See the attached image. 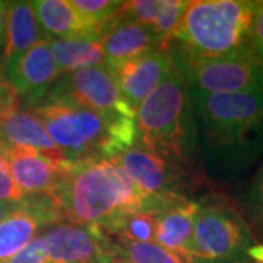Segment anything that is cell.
Listing matches in <instances>:
<instances>
[{
    "label": "cell",
    "mask_w": 263,
    "mask_h": 263,
    "mask_svg": "<svg viewBox=\"0 0 263 263\" xmlns=\"http://www.w3.org/2000/svg\"><path fill=\"white\" fill-rule=\"evenodd\" d=\"M189 92L208 174L221 181L240 179L263 155V92Z\"/></svg>",
    "instance_id": "1"
},
{
    "label": "cell",
    "mask_w": 263,
    "mask_h": 263,
    "mask_svg": "<svg viewBox=\"0 0 263 263\" xmlns=\"http://www.w3.org/2000/svg\"><path fill=\"white\" fill-rule=\"evenodd\" d=\"M62 221L110 233L123 218L143 211V197L113 160L75 162L53 195Z\"/></svg>",
    "instance_id": "2"
},
{
    "label": "cell",
    "mask_w": 263,
    "mask_h": 263,
    "mask_svg": "<svg viewBox=\"0 0 263 263\" xmlns=\"http://www.w3.org/2000/svg\"><path fill=\"white\" fill-rule=\"evenodd\" d=\"M254 2L193 0L168 41L171 54L214 60L253 50Z\"/></svg>",
    "instance_id": "3"
},
{
    "label": "cell",
    "mask_w": 263,
    "mask_h": 263,
    "mask_svg": "<svg viewBox=\"0 0 263 263\" xmlns=\"http://www.w3.org/2000/svg\"><path fill=\"white\" fill-rule=\"evenodd\" d=\"M136 142L187 171L196 164L199 152L192 100L176 66L136 110Z\"/></svg>",
    "instance_id": "4"
},
{
    "label": "cell",
    "mask_w": 263,
    "mask_h": 263,
    "mask_svg": "<svg viewBox=\"0 0 263 263\" xmlns=\"http://www.w3.org/2000/svg\"><path fill=\"white\" fill-rule=\"evenodd\" d=\"M31 111L69 162L113 160L136 145V120L119 119L69 101H44Z\"/></svg>",
    "instance_id": "5"
},
{
    "label": "cell",
    "mask_w": 263,
    "mask_h": 263,
    "mask_svg": "<svg viewBox=\"0 0 263 263\" xmlns=\"http://www.w3.org/2000/svg\"><path fill=\"white\" fill-rule=\"evenodd\" d=\"M192 259L195 263H263V245L231 205L208 200L197 203Z\"/></svg>",
    "instance_id": "6"
},
{
    "label": "cell",
    "mask_w": 263,
    "mask_h": 263,
    "mask_svg": "<svg viewBox=\"0 0 263 263\" xmlns=\"http://www.w3.org/2000/svg\"><path fill=\"white\" fill-rule=\"evenodd\" d=\"M122 170L132 179L143 197V211L160 214L176 202L189 199V171L133 145L116 158Z\"/></svg>",
    "instance_id": "7"
},
{
    "label": "cell",
    "mask_w": 263,
    "mask_h": 263,
    "mask_svg": "<svg viewBox=\"0 0 263 263\" xmlns=\"http://www.w3.org/2000/svg\"><path fill=\"white\" fill-rule=\"evenodd\" d=\"M171 59L192 91L263 92V72L254 50L214 60H190L176 54Z\"/></svg>",
    "instance_id": "8"
},
{
    "label": "cell",
    "mask_w": 263,
    "mask_h": 263,
    "mask_svg": "<svg viewBox=\"0 0 263 263\" xmlns=\"http://www.w3.org/2000/svg\"><path fill=\"white\" fill-rule=\"evenodd\" d=\"M44 101H69L110 117L136 120V111L124 101L113 69L107 65L60 75Z\"/></svg>",
    "instance_id": "9"
},
{
    "label": "cell",
    "mask_w": 263,
    "mask_h": 263,
    "mask_svg": "<svg viewBox=\"0 0 263 263\" xmlns=\"http://www.w3.org/2000/svg\"><path fill=\"white\" fill-rule=\"evenodd\" d=\"M41 235L54 263H119L111 241L98 230L60 221Z\"/></svg>",
    "instance_id": "10"
},
{
    "label": "cell",
    "mask_w": 263,
    "mask_h": 263,
    "mask_svg": "<svg viewBox=\"0 0 263 263\" xmlns=\"http://www.w3.org/2000/svg\"><path fill=\"white\" fill-rule=\"evenodd\" d=\"M62 221L53 196H28L0 222V263L21 252L46 228Z\"/></svg>",
    "instance_id": "11"
},
{
    "label": "cell",
    "mask_w": 263,
    "mask_h": 263,
    "mask_svg": "<svg viewBox=\"0 0 263 263\" xmlns=\"http://www.w3.org/2000/svg\"><path fill=\"white\" fill-rule=\"evenodd\" d=\"M60 75L50 41L43 40L19 59L18 63L3 76V81L18 97L19 104H25L31 110L46 98L48 89Z\"/></svg>",
    "instance_id": "12"
},
{
    "label": "cell",
    "mask_w": 263,
    "mask_h": 263,
    "mask_svg": "<svg viewBox=\"0 0 263 263\" xmlns=\"http://www.w3.org/2000/svg\"><path fill=\"white\" fill-rule=\"evenodd\" d=\"M111 69L124 101L136 111L146 97L170 75L174 63L168 47H160Z\"/></svg>",
    "instance_id": "13"
},
{
    "label": "cell",
    "mask_w": 263,
    "mask_h": 263,
    "mask_svg": "<svg viewBox=\"0 0 263 263\" xmlns=\"http://www.w3.org/2000/svg\"><path fill=\"white\" fill-rule=\"evenodd\" d=\"M0 145L6 149H27L56 164H69L50 138L46 126L31 110H13L0 122ZM72 164V162H70Z\"/></svg>",
    "instance_id": "14"
},
{
    "label": "cell",
    "mask_w": 263,
    "mask_h": 263,
    "mask_svg": "<svg viewBox=\"0 0 263 263\" xmlns=\"http://www.w3.org/2000/svg\"><path fill=\"white\" fill-rule=\"evenodd\" d=\"M9 171L25 196H53L72 165L56 164L37 152L8 149Z\"/></svg>",
    "instance_id": "15"
},
{
    "label": "cell",
    "mask_w": 263,
    "mask_h": 263,
    "mask_svg": "<svg viewBox=\"0 0 263 263\" xmlns=\"http://www.w3.org/2000/svg\"><path fill=\"white\" fill-rule=\"evenodd\" d=\"M98 38L105 57V65L110 67L157 48L165 47L149 27L119 18L117 15L103 29Z\"/></svg>",
    "instance_id": "16"
},
{
    "label": "cell",
    "mask_w": 263,
    "mask_h": 263,
    "mask_svg": "<svg viewBox=\"0 0 263 263\" xmlns=\"http://www.w3.org/2000/svg\"><path fill=\"white\" fill-rule=\"evenodd\" d=\"M43 40L46 38L38 25L31 2H9L2 44L3 76L18 63L21 57Z\"/></svg>",
    "instance_id": "17"
},
{
    "label": "cell",
    "mask_w": 263,
    "mask_h": 263,
    "mask_svg": "<svg viewBox=\"0 0 263 263\" xmlns=\"http://www.w3.org/2000/svg\"><path fill=\"white\" fill-rule=\"evenodd\" d=\"M31 5L46 40L98 37L94 28L72 6L70 0H35Z\"/></svg>",
    "instance_id": "18"
},
{
    "label": "cell",
    "mask_w": 263,
    "mask_h": 263,
    "mask_svg": "<svg viewBox=\"0 0 263 263\" xmlns=\"http://www.w3.org/2000/svg\"><path fill=\"white\" fill-rule=\"evenodd\" d=\"M196 209L197 202L183 199L160 212L155 243L173 252L192 256Z\"/></svg>",
    "instance_id": "19"
},
{
    "label": "cell",
    "mask_w": 263,
    "mask_h": 263,
    "mask_svg": "<svg viewBox=\"0 0 263 263\" xmlns=\"http://www.w3.org/2000/svg\"><path fill=\"white\" fill-rule=\"evenodd\" d=\"M60 73L105 65L98 37H72L48 40Z\"/></svg>",
    "instance_id": "20"
},
{
    "label": "cell",
    "mask_w": 263,
    "mask_h": 263,
    "mask_svg": "<svg viewBox=\"0 0 263 263\" xmlns=\"http://www.w3.org/2000/svg\"><path fill=\"white\" fill-rule=\"evenodd\" d=\"M104 234V233H103ZM107 235V234H105ZM117 260L124 263H195L192 256L177 253L158 243L133 241L119 235H107Z\"/></svg>",
    "instance_id": "21"
},
{
    "label": "cell",
    "mask_w": 263,
    "mask_h": 263,
    "mask_svg": "<svg viewBox=\"0 0 263 263\" xmlns=\"http://www.w3.org/2000/svg\"><path fill=\"white\" fill-rule=\"evenodd\" d=\"M241 208L254 238L263 245V162L241 195Z\"/></svg>",
    "instance_id": "22"
},
{
    "label": "cell",
    "mask_w": 263,
    "mask_h": 263,
    "mask_svg": "<svg viewBox=\"0 0 263 263\" xmlns=\"http://www.w3.org/2000/svg\"><path fill=\"white\" fill-rule=\"evenodd\" d=\"M158 227V214L151 211H142L123 218L119 226L107 235H119L133 241L155 243V234Z\"/></svg>",
    "instance_id": "23"
},
{
    "label": "cell",
    "mask_w": 263,
    "mask_h": 263,
    "mask_svg": "<svg viewBox=\"0 0 263 263\" xmlns=\"http://www.w3.org/2000/svg\"><path fill=\"white\" fill-rule=\"evenodd\" d=\"M70 3L94 28L97 35L103 32L123 5V2L119 0H70Z\"/></svg>",
    "instance_id": "24"
},
{
    "label": "cell",
    "mask_w": 263,
    "mask_h": 263,
    "mask_svg": "<svg viewBox=\"0 0 263 263\" xmlns=\"http://www.w3.org/2000/svg\"><path fill=\"white\" fill-rule=\"evenodd\" d=\"M168 0H133L123 2L117 16L127 21L142 24L145 27H152L158 19L161 12L167 6Z\"/></svg>",
    "instance_id": "25"
},
{
    "label": "cell",
    "mask_w": 263,
    "mask_h": 263,
    "mask_svg": "<svg viewBox=\"0 0 263 263\" xmlns=\"http://www.w3.org/2000/svg\"><path fill=\"white\" fill-rule=\"evenodd\" d=\"M186 8H187L186 0H168L167 6L161 12V15L155 21V24L151 27L154 34L160 38L162 46L167 47L173 34L176 32V29L179 27Z\"/></svg>",
    "instance_id": "26"
},
{
    "label": "cell",
    "mask_w": 263,
    "mask_h": 263,
    "mask_svg": "<svg viewBox=\"0 0 263 263\" xmlns=\"http://www.w3.org/2000/svg\"><path fill=\"white\" fill-rule=\"evenodd\" d=\"M48 259L47 249L43 235L38 234L21 252L10 257L6 263H46Z\"/></svg>",
    "instance_id": "27"
},
{
    "label": "cell",
    "mask_w": 263,
    "mask_h": 263,
    "mask_svg": "<svg viewBox=\"0 0 263 263\" xmlns=\"http://www.w3.org/2000/svg\"><path fill=\"white\" fill-rule=\"evenodd\" d=\"M25 197L27 196L15 183L9 168L0 170V202L21 203Z\"/></svg>",
    "instance_id": "28"
},
{
    "label": "cell",
    "mask_w": 263,
    "mask_h": 263,
    "mask_svg": "<svg viewBox=\"0 0 263 263\" xmlns=\"http://www.w3.org/2000/svg\"><path fill=\"white\" fill-rule=\"evenodd\" d=\"M253 50L263 72V0L254 2L253 21Z\"/></svg>",
    "instance_id": "29"
},
{
    "label": "cell",
    "mask_w": 263,
    "mask_h": 263,
    "mask_svg": "<svg viewBox=\"0 0 263 263\" xmlns=\"http://www.w3.org/2000/svg\"><path fill=\"white\" fill-rule=\"evenodd\" d=\"M19 100L15 92L10 89V86L5 81L0 84V122L6 114L13 110H18Z\"/></svg>",
    "instance_id": "30"
},
{
    "label": "cell",
    "mask_w": 263,
    "mask_h": 263,
    "mask_svg": "<svg viewBox=\"0 0 263 263\" xmlns=\"http://www.w3.org/2000/svg\"><path fill=\"white\" fill-rule=\"evenodd\" d=\"M8 8H9V2H2V0H0V48H2L3 37H5V27H6Z\"/></svg>",
    "instance_id": "31"
},
{
    "label": "cell",
    "mask_w": 263,
    "mask_h": 263,
    "mask_svg": "<svg viewBox=\"0 0 263 263\" xmlns=\"http://www.w3.org/2000/svg\"><path fill=\"white\" fill-rule=\"evenodd\" d=\"M19 206V203H9V202H0V222L10 215L16 208Z\"/></svg>",
    "instance_id": "32"
},
{
    "label": "cell",
    "mask_w": 263,
    "mask_h": 263,
    "mask_svg": "<svg viewBox=\"0 0 263 263\" xmlns=\"http://www.w3.org/2000/svg\"><path fill=\"white\" fill-rule=\"evenodd\" d=\"M2 168H9V164H8V149L0 145V170Z\"/></svg>",
    "instance_id": "33"
},
{
    "label": "cell",
    "mask_w": 263,
    "mask_h": 263,
    "mask_svg": "<svg viewBox=\"0 0 263 263\" xmlns=\"http://www.w3.org/2000/svg\"><path fill=\"white\" fill-rule=\"evenodd\" d=\"M2 82H3V79H0V84H2Z\"/></svg>",
    "instance_id": "34"
},
{
    "label": "cell",
    "mask_w": 263,
    "mask_h": 263,
    "mask_svg": "<svg viewBox=\"0 0 263 263\" xmlns=\"http://www.w3.org/2000/svg\"><path fill=\"white\" fill-rule=\"evenodd\" d=\"M119 263H124V262H120V260H119Z\"/></svg>",
    "instance_id": "35"
}]
</instances>
